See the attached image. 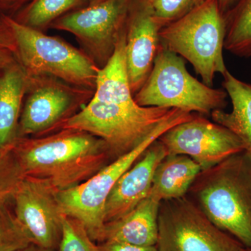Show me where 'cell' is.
<instances>
[{
  "label": "cell",
  "instance_id": "6da1fadb",
  "mask_svg": "<svg viewBox=\"0 0 251 251\" xmlns=\"http://www.w3.org/2000/svg\"><path fill=\"white\" fill-rule=\"evenodd\" d=\"M13 151L25 176L44 180L58 192L85 182L115 159L103 140L74 128L20 137Z\"/></svg>",
  "mask_w": 251,
  "mask_h": 251
},
{
  "label": "cell",
  "instance_id": "7a4b0ae2",
  "mask_svg": "<svg viewBox=\"0 0 251 251\" xmlns=\"http://www.w3.org/2000/svg\"><path fill=\"white\" fill-rule=\"evenodd\" d=\"M186 196L211 222L251 249V152L203 170Z\"/></svg>",
  "mask_w": 251,
  "mask_h": 251
},
{
  "label": "cell",
  "instance_id": "3957f363",
  "mask_svg": "<svg viewBox=\"0 0 251 251\" xmlns=\"http://www.w3.org/2000/svg\"><path fill=\"white\" fill-rule=\"evenodd\" d=\"M225 37L226 20L219 0H206L160 31L161 44L191 63L209 87L216 74L223 75L227 71L223 53Z\"/></svg>",
  "mask_w": 251,
  "mask_h": 251
},
{
  "label": "cell",
  "instance_id": "277c9868",
  "mask_svg": "<svg viewBox=\"0 0 251 251\" xmlns=\"http://www.w3.org/2000/svg\"><path fill=\"white\" fill-rule=\"evenodd\" d=\"M196 114L173 108L171 113L145 140L129 152L118 157L85 182L57 193L64 215L78 220L97 242L104 224V209L110 191L120 176L133 166L147 149L175 126L191 120Z\"/></svg>",
  "mask_w": 251,
  "mask_h": 251
},
{
  "label": "cell",
  "instance_id": "5b68a950",
  "mask_svg": "<svg viewBox=\"0 0 251 251\" xmlns=\"http://www.w3.org/2000/svg\"><path fill=\"white\" fill-rule=\"evenodd\" d=\"M227 92L200 82L188 72L182 57L161 44L150 76L134 95L141 107L176 108L209 115L227 105Z\"/></svg>",
  "mask_w": 251,
  "mask_h": 251
},
{
  "label": "cell",
  "instance_id": "8992f818",
  "mask_svg": "<svg viewBox=\"0 0 251 251\" xmlns=\"http://www.w3.org/2000/svg\"><path fill=\"white\" fill-rule=\"evenodd\" d=\"M6 20L16 41L18 62L28 76L49 75L94 90L100 68L82 50L24 25L9 15Z\"/></svg>",
  "mask_w": 251,
  "mask_h": 251
},
{
  "label": "cell",
  "instance_id": "52a82bcc",
  "mask_svg": "<svg viewBox=\"0 0 251 251\" xmlns=\"http://www.w3.org/2000/svg\"><path fill=\"white\" fill-rule=\"evenodd\" d=\"M171 111L161 107L130 108L92 98L61 129L84 130L100 138L116 159L139 145Z\"/></svg>",
  "mask_w": 251,
  "mask_h": 251
},
{
  "label": "cell",
  "instance_id": "ba28073f",
  "mask_svg": "<svg viewBox=\"0 0 251 251\" xmlns=\"http://www.w3.org/2000/svg\"><path fill=\"white\" fill-rule=\"evenodd\" d=\"M94 94V90L49 75L28 76L18 138L41 137L58 131L92 100Z\"/></svg>",
  "mask_w": 251,
  "mask_h": 251
},
{
  "label": "cell",
  "instance_id": "9c48e42d",
  "mask_svg": "<svg viewBox=\"0 0 251 251\" xmlns=\"http://www.w3.org/2000/svg\"><path fill=\"white\" fill-rule=\"evenodd\" d=\"M158 251H247L235 238L208 219L187 197L162 201Z\"/></svg>",
  "mask_w": 251,
  "mask_h": 251
},
{
  "label": "cell",
  "instance_id": "30bf717a",
  "mask_svg": "<svg viewBox=\"0 0 251 251\" xmlns=\"http://www.w3.org/2000/svg\"><path fill=\"white\" fill-rule=\"evenodd\" d=\"M132 0H100L68 13L54 21L51 29L75 36L81 50L99 68L115 52L125 30Z\"/></svg>",
  "mask_w": 251,
  "mask_h": 251
},
{
  "label": "cell",
  "instance_id": "8fae6325",
  "mask_svg": "<svg viewBox=\"0 0 251 251\" xmlns=\"http://www.w3.org/2000/svg\"><path fill=\"white\" fill-rule=\"evenodd\" d=\"M158 140L168 155L190 157L202 171L245 150L242 142L228 128L197 114L167 130Z\"/></svg>",
  "mask_w": 251,
  "mask_h": 251
},
{
  "label": "cell",
  "instance_id": "7c38bea8",
  "mask_svg": "<svg viewBox=\"0 0 251 251\" xmlns=\"http://www.w3.org/2000/svg\"><path fill=\"white\" fill-rule=\"evenodd\" d=\"M57 193L47 181L25 176L12 201L15 215L31 243L55 251L62 240L64 216Z\"/></svg>",
  "mask_w": 251,
  "mask_h": 251
},
{
  "label": "cell",
  "instance_id": "4fadbf2b",
  "mask_svg": "<svg viewBox=\"0 0 251 251\" xmlns=\"http://www.w3.org/2000/svg\"><path fill=\"white\" fill-rule=\"evenodd\" d=\"M163 27L146 1L132 0L126 23V60L133 95L151 74L161 46L160 31Z\"/></svg>",
  "mask_w": 251,
  "mask_h": 251
},
{
  "label": "cell",
  "instance_id": "5bb4252c",
  "mask_svg": "<svg viewBox=\"0 0 251 251\" xmlns=\"http://www.w3.org/2000/svg\"><path fill=\"white\" fill-rule=\"evenodd\" d=\"M167 155L166 148L158 139L120 176L105 202V224L125 215L148 197L155 171Z\"/></svg>",
  "mask_w": 251,
  "mask_h": 251
},
{
  "label": "cell",
  "instance_id": "9a60e30c",
  "mask_svg": "<svg viewBox=\"0 0 251 251\" xmlns=\"http://www.w3.org/2000/svg\"><path fill=\"white\" fill-rule=\"evenodd\" d=\"M160 204L148 196L125 215L105 223L97 242L125 243L141 247L156 246Z\"/></svg>",
  "mask_w": 251,
  "mask_h": 251
},
{
  "label": "cell",
  "instance_id": "2e32d148",
  "mask_svg": "<svg viewBox=\"0 0 251 251\" xmlns=\"http://www.w3.org/2000/svg\"><path fill=\"white\" fill-rule=\"evenodd\" d=\"M27 87V75L18 62L0 75V150L13 145L18 138Z\"/></svg>",
  "mask_w": 251,
  "mask_h": 251
},
{
  "label": "cell",
  "instance_id": "e0dca14e",
  "mask_svg": "<svg viewBox=\"0 0 251 251\" xmlns=\"http://www.w3.org/2000/svg\"><path fill=\"white\" fill-rule=\"evenodd\" d=\"M201 171L190 157L167 155L155 171L149 197L160 202L184 197Z\"/></svg>",
  "mask_w": 251,
  "mask_h": 251
},
{
  "label": "cell",
  "instance_id": "ac0fdd59",
  "mask_svg": "<svg viewBox=\"0 0 251 251\" xmlns=\"http://www.w3.org/2000/svg\"><path fill=\"white\" fill-rule=\"evenodd\" d=\"M94 99L100 101L136 108L130 90L126 60V27L117 41L115 52L107 64L99 69Z\"/></svg>",
  "mask_w": 251,
  "mask_h": 251
},
{
  "label": "cell",
  "instance_id": "d6986e66",
  "mask_svg": "<svg viewBox=\"0 0 251 251\" xmlns=\"http://www.w3.org/2000/svg\"><path fill=\"white\" fill-rule=\"evenodd\" d=\"M223 87L231 100L232 109L216 110L211 115L216 123L237 135L244 149L251 152V84L239 80L229 71L225 73Z\"/></svg>",
  "mask_w": 251,
  "mask_h": 251
},
{
  "label": "cell",
  "instance_id": "ffe728a7",
  "mask_svg": "<svg viewBox=\"0 0 251 251\" xmlns=\"http://www.w3.org/2000/svg\"><path fill=\"white\" fill-rule=\"evenodd\" d=\"M224 16V49L238 57H251V0H237Z\"/></svg>",
  "mask_w": 251,
  "mask_h": 251
},
{
  "label": "cell",
  "instance_id": "44dd1931",
  "mask_svg": "<svg viewBox=\"0 0 251 251\" xmlns=\"http://www.w3.org/2000/svg\"><path fill=\"white\" fill-rule=\"evenodd\" d=\"M87 4L85 0H30L14 18L24 25L45 32L59 18Z\"/></svg>",
  "mask_w": 251,
  "mask_h": 251
},
{
  "label": "cell",
  "instance_id": "7402d4cb",
  "mask_svg": "<svg viewBox=\"0 0 251 251\" xmlns=\"http://www.w3.org/2000/svg\"><path fill=\"white\" fill-rule=\"evenodd\" d=\"M24 177L13 151V145L0 150V206L13 201Z\"/></svg>",
  "mask_w": 251,
  "mask_h": 251
},
{
  "label": "cell",
  "instance_id": "603a6c76",
  "mask_svg": "<svg viewBox=\"0 0 251 251\" xmlns=\"http://www.w3.org/2000/svg\"><path fill=\"white\" fill-rule=\"evenodd\" d=\"M32 244L9 204L0 206V251H16Z\"/></svg>",
  "mask_w": 251,
  "mask_h": 251
},
{
  "label": "cell",
  "instance_id": "cb8c5ba5",
  "mask_svg": "<svg viewBox=\"0 0 251 251\" xmlns=\"http://www.w3.org/2000/svg\"><path fill=\"white\" fill-rule=\"evenodd\" d=\"M78 220L64 215L62 240L56 251H101Z\"/></svg>",
  "mask_w": 251,
  "mask_h": 251
},
{
  "label": "cell",
  "instance_id": "d4e9b609",
  "mask_svg": "<svg viewBox=\"0 0 251 251\" xmlns=\"http://www.w3.org/2000/svg\"><path fill=\"white\" fill-rule=\"evenodd\" d=\"M206 0H146L147 4L163 27L196 9Z\"/></svg>",
  "mask_w": 251,
  "mask_h": 251
},
{
  "label": "cell",
  "instance_id": "484cf974",
  "mask_svg": "<svg viewBox=\"0 0 251 251\" xmlns=\"http://www.w3.org/2000/svg\"><path fill=\"white\" fill-rule=\"evenodd\" d=\"M6 15L0 10V75L6 68L18 62L17 48Z\"/></svg>",
  "mask_w": 251,
  "mask_h": 251
},
{
  "label": "cell",
  "instance_id": "4316f807",
  "mask_svg": "<svg viewBox=\"0 0 251 251\" xmlns=\"http://www.w3.org/2000/svg\"><path fill=\"white\" fill-rule=\"evenodd\" d=\"M99 246L101 251H158L156 246L141 247L120 242H102Z\"/></svg>",
  "mask_w": 251,
  "mask_h": 251
},
{
  "label": "cell",
  "instance_id": "83f0119b",
  "mask_svg": "<svg viewBox=\"0 0 251 251\" xmlns=\"http://www.w3.org/2000/svg\"><path fill=\"white\" fill-rule=\"evenodd\" d=\"M30 0H0V10L7 14L16 12L24 7Z\"/></svg>",
  "mask_w": 251,
  "mask_h": 251
},
{
  "label": "cell",
  "instance_id": "f1b7e54d",
  "mask_svg": "<svg viewBox=\"0 0 251 251\" xmlns=\"http://www.w3.org/2000/svg\"><path fill=\"white\" fill-rule=\"evenodd\" d=\"M237 1V0H219L220 9L225 14L235 4Z\"/></svg>",
  "mask_w": 251,
  "mask_h": 251
},
{
  "label": "cell",
  "instance_id": "f546056e",
  "mask_svg": "<svg viewBox=\"0 0 251 251\" xmlns=\"http://www.w3.org/2000/svg\"><path fill=\"white\" fill-rule=\"evenodd\" d=\"M16 251H56L52 250V249H46V248L39 247V246L36 245L34 244H29L27 247L23 248V249H20V250Z\"/></svg>",
  "mask_w": 251,
  "mask_h": 251
},
{
  "label": "cell",
  "instance_id": "4dcf8cb0",
  "mask_svg": "<svg viewBox=\"0 0 251 251\" xmlns=\"http://www.w3.org/2000/svg\"><path fill=\"white\" fill-rule=\"evenodd\" d=\"M85 1L87 4H93V3H95L97 2V1H100V0H85Z\"/></svg>",
  "mask_w": 251,
  "mask_h": 251
},
{
  "label": "cell",
  "instance_id": "1f68e13d",
  "mask_svg": "<svg viewBox=\"0 0 251 251\" xmlns=\"http://www.w3.org/2000/svg\"><path fill=\"white\" fill-rule=\"evenodd\" d=\"M247 251H251V249H247Z\"/></svg>",
  "mask_w": 251,
  "mask_h": 251
},
{
  "label": "cell",
  "instance_id": "d6a6232c",
  "mask_svg": "<svg viewBox=\"0 0 251 251\" xmlns=\"http://www.w3.org/2000/svg\"><path fill=\"white\" fill-rule=\"evenodd\" d=\"M140 1H146V0H140Z\"/></svg>",
  "mask_w": 251,
  "mask_h": 251
}]
</instances>
